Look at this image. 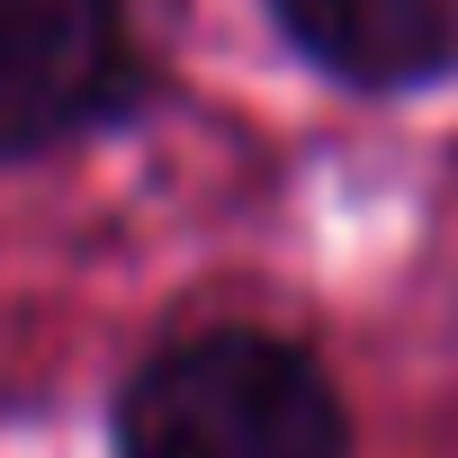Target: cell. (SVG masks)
Masks as SVG:
<instances>
[{
  "label": "cell",
  "mask_w": 458,
  "mask_h": 458,
  "mask_svg": "<svg viewBox=\"0 0 458 458\" xmlns=\"http://www.w3.org/2000/svg\"><path fill=\"white\" fill-rule=\"evenodd\" d=\"M108 458H351V404L279 324H189L117 377Z\"/></svg>",
  "instance_id": "cell-1"
},
{
  "label": "cell",
  "mask_w": 458,
  "mask_h": 458,
  "mask_svg": "<svg viewBox=\"0 0 458 458\" xmlns=\"http://www.w3.org/2000/svg\"><path fill=\"white\" fill-rule=\"evenodd\" d=\"M279 46L360 99H413L458 72V0H261Z\"/></svg>",
  "instance_id": "cell-3"
},
{
  "label": "cell",
  "mask_w": 458,
  "mask_h": 458,
  "mask_svg": "<svg viewBox=\"0 0 458 458\" xmlns=\"http://www.w3.org/2000/svg\"><path fill=\"white\" fill-rule=\"evenodd\" d=\"M144 90L126 0H0V171L126 126Z\"/></svg>",
  "instance_id": "cell-2"
}]
</instances>
